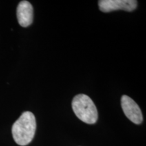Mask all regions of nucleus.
Listing matches in <instances>:
<instances>
[{
  "instance_id": "1",
  "label": "nucleus",
  "mask_w": 146,
  "mask_h": 146,
  "mask_svg": "<svg viewBox=\"0 0 146 146\" xmlns=\"http://www.w3.org/2000/svg\"><path fill=\"white\" fill-rule=\"evenodd\" d=\"M36 119L31 112H25L14 123L12 136L18 145L25 146L31 142L36 131Z\"/></svg>"
},
{
  "instance_id": "2",
  "label": "nucleus",
  "mask_w": 146,
  "mask_h": 146,
  "mask_svg": "<svg viewBox=\"0 0 146 146\" xmlns=\"http://www.w3.org/2000/svg\"><path fill=\"white\" fill-rule=\"evenodd\" d=\"M72 108L77 118L84 123H96L98 118V110L94 102L87 95H76L72 100Z\"/></svg>"
},
{
  "instance_id": "3",
  "label": "nucleus",
  "mask_w": 146,
  "mask_h": 146,
  "mask_svg": "<svg viewBox=\"0 0 146 146\" xmlns=\"http://www.w3.org/2000/svg\"><path fill=\"white\" fill-rule=\"evenodd\" d=\"M98 5L100 10L103 12L116 10L132 12L137 6V1L135 0H100Z\"/></svg>"
},
{
  "instance_id": "4",
  "label": "nucleus",
  "mask_w": 146,
  "mask_h": 146,
  "mask_svg": "<svg viewBox=\"0 0 146 146\" xmlns=\"http://www.w3.org/2000/svg\"><path fill=\"white\" fill-rule=\"evenodd\" d=\"M121 106L125 116L133 123L141 124L143 121L141 110L136 102L130 97L123 96L121 98Z\"/></svg>"
},
{
  "instance_id": "5",
  "label": "nucleus",
  "mask_w": 146,
  "mask_h": 146,
  "mask_svg": "<svg viewBox=\"0 0 146 146\" xmlns=\"http://www.w3.org/2000/svg\"><path fill=\"white\" fill-rule=\"evenodd\" d=\"M16 15L21 26L27 27L31 25L33 20V8L31 3L27 1H21L17 7Z\"/></svg>"
}]
</instances>
